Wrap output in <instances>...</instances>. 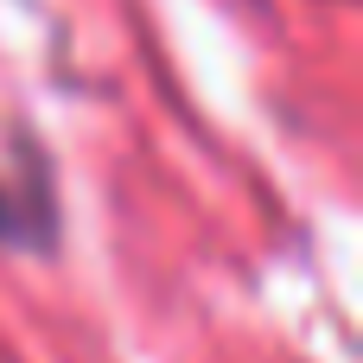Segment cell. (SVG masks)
Returning a JSON list of instances; mask_svg holds the SVG:
<instances>
[{
  "label": "cell",
  "instance_id": "obj_1",
  "mask_svg": "<svg viewBox=\"0 0 363 363\" xmlns=\"http://www.w3.org/2000/svg\"><path fill=\"white\" fill-rule=\"evenodd\" d=\"M13 230H19V223H13V198L0 191V236H13Z\"/></svg>",
  "mask_w": 363,
  "mask_h": 363
}]
</instances>
